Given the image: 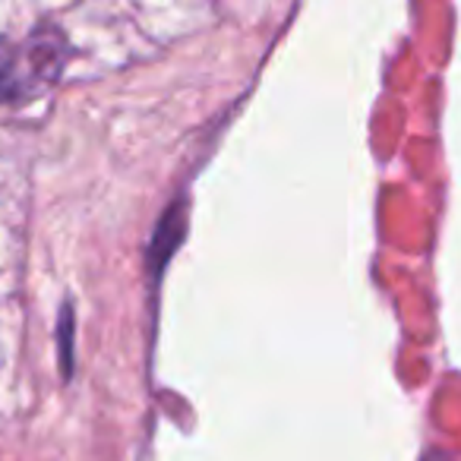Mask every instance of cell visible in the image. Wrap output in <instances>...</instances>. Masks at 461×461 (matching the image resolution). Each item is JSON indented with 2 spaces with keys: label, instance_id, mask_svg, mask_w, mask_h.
Returning a JSON list of instances; mask_svg holds the SVG:
<instances>
[{
  "label": "cell",
  "instance_id": "6da1fadb",
  "mask_svg": "<svg viewBox=\"0 0 461 461\" xmlns=\"http://www.w3.org/2000/svg\"><path fill=\"white\" fill-rule=\"evenodd\" d=\"M64 58V39L51 29H39L26 41H0V102H23L54 83Z\"/></svg>",
  "mask_w": 461,
  "mask_h": 461
},
{
  "label": "cell",
  "instance_id": "7a4b0ae2",
  "mask_svg": "<svg viewBox=\"0 0 461 461\" xmlns=\"http://www.w3.org/2000/svg\"><path fill=\"white\" fill-rule=\"evenodd\" d=\"M180 234H184V205H177V209H167L165 221L158 224V238H155V266L165 263L167 250L171 247H177Z\"/></svg>",
  "mask_w": 461,
  "mask_h": 461
},
{
  "label": "cell",
  "instance_id": "3957f363",
  "mask_svg": "<svg viewBox=\"0 0 461 461\" xmlns=\"http://www.w3.org/2000/svg\"><path fill=\"white\" fill-rule=\"evenodd\" d=\"M70 326H73V313H70V307H64V316H60V360H64V376H70V366H73Z\"/></svg>",
  "mask_w": 461,
  "mask_h": 461
}]
</instances>
